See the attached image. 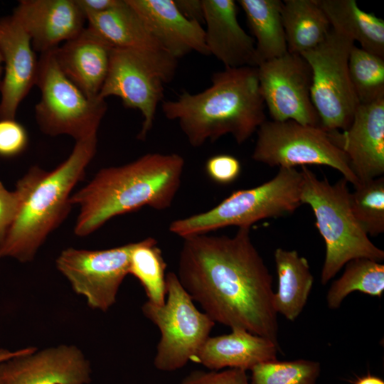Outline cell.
<instances>
[{
	"instance_id": "4dcf8cb0",
	"label": "cell",
	"mask_w": 384,
	"mask_h": 384,
	"mask_svg": "<svg viewBox=\"0 0 384 384\" xmlns=\"http://www.w3.org/2000/svg\"><path fill=\"white\" fill-rule=\"evenodd\" d=\"M251 384H315L320 373L319 362L299 359L270 361L254 366Z\"/></svg>"
},
{
	"instance_id": "3957f363",
	"label": "cell",
	"mask_w": 384,
	"mask_h": 384,
	"mask_svg": "<svg viewBox=\"0 0 384 384\" xmlns=\"http://www.w3.org/2000/svg\"><path fill=\"white\" fill-rule=\"evenodd\" d=\"M161 110L168 119L177 121L193 147L227 134L241 144L266 121L257 68L250 66L215 72L206 90L164 100Z\"/></svg>"
},
{
	"instance_id": "30bf717a",
	"label": "cell",
	"mask_w": 384,
	"mask_h": 384,
	"mask_svg": "<svg viewBox=\"0 0 384 384\" xmlns=\"http://www.w3.org/2000/svg\"><path fill=\"white\" fill-rule=\"evenodd\" d=\"M257 136L252 154L255 161L279 168L327 166L338 170L354 188L360 184L345 153L319 127L292 120H266L257 130Z\"/></svg>"
},
{
	"instance_id": "277c9868",
	"label": "cell",
	"mask_w": 384,
	"mask_h": 384,
	"mask_svg": "<svg viewBox=\"0 0 384 384\" xmlns=\"http://www.w3.org/2000/svg\"><path fill=\"white\" fill-rule=\"evenodd\" d=\"M97 135L75 142L68 157L46 171L35 166L21 178L17 215L0 247V257L32 261L48 235L66 218L71 193L84 177L97 151Z\"/></svg>"
},
{
	"instance_id": "d6a6232c",
	"label": "cell",
	"mask_w": 384,
	"mask_h": 384,
	"mask_svg": "<svg viewBox=\"0 0 384 384\" xmlns=\"http://www.w3.org/2000/svg\"><path fill=\"white\" fill-rule=\"evenodd\" d=\"M208 177L219 184H229L235 181L241 171L240 161L229 154H218L210 157L205 165Z\"/></svg>"
},
{
	"instance_id": "f35d334b",
	"label": "cell",
	"mask_w": 384,
	"mask_h": 384,
	"mask_svg": "<svg viewBox=\"0 0 384 384\" xmlns=\"http://www.w3.org/2000/svg\"><path fill=\"white\" fill-rule=\"evenodd\" d=\"M356 384H384V381L377 376L368 375L359 378Z\"/></svg>"
},
{
	"instance_id": "f546056e",
	"label": "cell",
	"mask_w": 384,
	"mask_h": 384,
	"mask_svg": "<svg viewBox=\"0 0 384 384\" xmlns=\"http://www.w3.org/2000/svg\"><path fill=\"white\" fill-rule=\"evenodd\" d=\"M350 193L352 213L369 236L384 232V177L361 183Z\"/></svg>"
},
{
	"instance_id": "7402d4cb",
	"label": "cell",
	"mask_w": 384,
	"mask_h": 384,
	"mask_svg": "<svg viewBox=\"0 0 384 384\" xmlns=\"http://www.w3.org/2000/svg\"><path fill=\"white\" fill-rule=\"evenodd\" d=\"M85 16L87 26L113 48L163 50L127 0H119L105 12Z\"/></svg>"
},
{
	"instance_id": "5bb4252c",
	"label": "cell",
	"mask_w": 384,
	"mask_h": 384,
	"mask_svg": "<svg viewBox=\"0 0 384 384\" xmlns=\"http://www.w3.org/2000/svg\"><path fill=\"white\" fill-rule=\"evenodd\" d=\"M1 377L3 384H90L92 367L75 345L30 346L2 363Z\"/></svg>"
},
{
	"instance_id": "e0dca14e",
	"label": "cell",
	"mask_w": 384,
	"mask_h": 384,
	"mask_svg": "<svg viewBox=\"0 0 384 384\" xmlns=\"http://www.w3.org/2000/svg\"><path fill=\"white\" fill-rule=\"evenodd\" d=\"M41 53L70 41L86 27V16L76 0H21L12 14Z\"/></svg>"
},
{
	"instance_id": "4fadbf2b",
	"label": "cell",
	"mask_w": 384,
	"mask_h": 384,
	"mask_svg": "<svg viewBox=\"0 0 384 384\" xmlns=\"http://www.w3.org/2000/svg\"><path fill=\"white\" fill-rule=\"evenodd\" d=\"M257 68L260 92L273 121L321 127L311 97V69L301 55L287 52Z\"/></svg>"
},
{
	"instance_id": "9a60e30c",
	"label": "cell",
	"mask_w": 384,
	"mask_h": 384,
	"mask_svg": "<svg viewBox=\"0 0 384 384\" xmlns=\"http://www.w3.org/2000/svg\"><path fill=\"white\" fill-rule=\"evenodd\" d=\"M328 134L348 157L360 184L383 176L384 97L360 104L347 129Z\"/></svg>"
},
{
	"instance_id": "ab89813d",
	"label": "cell",
	"mask_w": 384,
	"mask_h": 384,
	"mask_svg": "<svg viewBox=\"0 0 384 384\" xmlns=\"http://www.w3.org/2000/svg\"><path fill=\"white\" fill-rule=\"evenodd\" d=\"M3 56H2V53H1V49H0V85H1V75H2V70H4V66H3Z\"/></svg>"
},
{
	"instance_id": "ffe728a7",
	"label": "cell",
	"mask_w": 384,
	"mask_h": 384,
	"mask_svg": "<svg viewBox=\"0 0 384 384\" xmlns=\"http://www.w3.org/2000/svg\"><path fill=\"white\" fill-rule=\"evenodd\" d=\"M113 48L86 26L76 37L53 50L63 74L89 99L95 100L107 75Z\"/></svg>"
},
{
	"instance_id": "836d02e7",
	"label": "cell",
	"mask_w": 384,
	"mask_h": 384,
	"mask_svg": "<svg viewBox=\"0 0 384 384\" xmlns=\"http://www.w3.org/2000/svg\"><path fill=\"white\" fill-rule=\"evenodd\" d=\"M179 384H249L246 371L237 368L222 370H195Z\"/></svg>"
},
{
	"instance_id": "1f68e13d",
	"label": "cell",
	"mask_w": 384,
	"mask_h": 384,
	"mask_svg": "<svg viewBox=\"0 0 384 384\" xmlns=\"http://www.w3.org/2000/svg\"><path fill=\"white\" fill-rule=\"evenodd\" d=\"M25 127L15 119H0V156L11 157L21 153L28 144Z\"/></svg>"
},
{
	"instance_id": "d590c367",
	"label": "cell",
	"mask_w": 384,
	"mask_h": 384,
	"mask_svg": "<svg viewBox=\"0 0 384 384\" xmlns=\"http://www.w3.org/2000/svg\"><path fill=\"white\" fill-rule=\"evenodd\" d=\"M180 12L188 19L201 23L204 11L203 0H174Z\"/></svg>"
},
{
	"instance_id": "e575fe53",
	"label": "cell",
	"mask_w": 384,
	"mask_h": 384,
	"mask_svg": "<svg viewBox=\"0 0 384 384\" xmlns=\"http://www.w3.org/2000/svg\"><path fill=\"white\" fill-rule=\"evenodd\" d=\"M21 203L18 192L9 191L0 181V247L17 215Z\"/></svg>"
},
{
	"instance_id": "f1b7e54d",
	"label": "cell",
	"mask_w": 384,
	"mask_h": 384,
	"mask_svg": "<svg viewBox=\"0 0 384 384\" xmlns=\"http://www.w3.org/2000/svg\"><path fill=\"white\" fill-rule=\"evenodd\" d=\"M348 65L350 81L359 105L384 97V58L354 45Z\"/></svg>"
},
{
	"instance_id": "44dd1931",
	"label": "cell",
	"mask_w": 384,
	"mask_h": 384,
	"mask_svg": "<svg viewBox=\"0 0 384 384\" xmlns=\"http://www.w3.org/2000/svg\"><path fill=\"white\" fill-rule=\"evenodd\" d=\"M279 344L246 330L234 329L230 334L209 336L193 361L210 370L224 368L251 370L257 364L275 361Z\"/></svg>"
},
{
	"instance_id": "52a82bcc",
	"label": "cell",
	"mask_w": 384,
	"mask_h": 384,
	"mask_svg": "<svg viewBox=\"0 0 384 384\" xmlns=\"http://www.w3.org/2000/svg\"><path fill=\"white\" fill-rule=\"evenodd\" d=\"M177 65L178 60L163 50L114 48L98 98L116 96L125 107L138 110L143 122L137 138L144 140L164 101V85L174 79Z\"/></svg>"
},
{
	"instance_id": "484cf974",
	"label": "cell",
	"mask_w": 384,
	"mask_h": 384,
	"mask_svg": "<svg viewBox=\"0 0 384 384\" xmlns=\"http://www.w3.org/2000/svg\"><path fill=\"white\" fill-rule=\"evenodd\" d=\"M255 40L257 67L287 53L282 19V1L239 0Z\"/></svg>"
},
{
	"instance_id": "83f0119b",
	"label": "cell",
	"mask_w": 384,
	"mask_h": 384,
	"mask_svg": "<svg viewBox=\"0 0 384 384\" xmlns=\"http://www.w3.org/2000/svg\"><path fill=\"white\" fill-rule=\"evenodd\" d=\"M166 264L157 241L146 238L134 242L130 255L129 274L136 277L147 296L148 302L158 306L165 303Z\"/></svg>"
},
{
	"instance_id": "7c38bea8",
	"label": "cell",
	"mask_w": 384,
	"mask_h": 384,
	"mask_svg": "<svg viewBox=\"0 0 384 384\" xmlns=\"http://www.w3.org/2000/svg\"><path fill=\"white\" fill-rule=\"evenodd\" d=\"M134 245L131 242L99 250L66 248L55 265L89 307L106 312L117 302L120 286L129 274Z\"/></svg>"
},
{
	"instance_id": "2e32d148",
	"label": "cell",
	"mask_w": 384,
	"mask_h": 384,
	"mask_svg": "<svg viewBox=\"0 0 384 384\" xmlns=\"http://www.w3.org/2000/svg\"><path fill=\"white\" fill-rule=\"evenodd\" d=\"M0 49L4 70L0 119H15L20 103L36 85L38 59L29 36L12 14L0 18Z\"/></svg>"
},
{
	"instance_id": "603a6c76",
	"label": "cell",
	"mask_w": 384,
	"mask_h": 384,
	"mask_svg": "<svg viewBox=\"0 0 384 384\" xmlns=\"http://www.w3.org/2000/svg\"><path fill=\"white\" fill-rule=\"evenodd\" d=\"M278 287L274 294L277 314L294 321L302 311L311 290L314 277L308 260L296 250L277 248L274 252Z\"/></svg>"
},
{
	"instance_id": "6da1fadb",
	"label": "cell",
	"mask_w": 384,
	"mask_h": 384,
	"mask_svg": "<svg viewBox=\"0 0 384 384\" xmlns=\"http://www.w3.org/2000/svg\"><path fill=\"white\" fill-rule=\"evenodd\" d=\"M177 277L215 323L246 330L278 343L272 279L255 247L250 228L233 236L186 237Z\"/></svg>"
},
{
	"instance_id": "74e56055",
	"label": "cell",
	"mask_w": 384,
	"mask_h": 384,
	"mask_svg": "<svg viewBox=\"0 0 384 384\" xmlns=\"http://www.w3.org/2000/svg\"><path fill=\"white\" fill-rule=\"evenodd\" d=\"M24 348H25L16 351H10L6 348H0V363L20 354L21 352H23Z\"/></svg>"
},
{
	"instance_id": "d6986e66",
	"label": "cell",
	"mask_w": 384,
	"mask_h": 384,
	"mask_svg": "<svg viewBox=\"0 0 384 384\" xmlns=\"http://www.w3.org/2000/svg\"><path fill=\"white\" fill-rule=\"evenodd\" d=\"M205 41L209 55L225 68L257 67L255 39L240 25L233 0H203Z\"/></svg>"
},
{
	"instance_id": "ba28073f",
	"label": "cell",
	"mask_w": 384,
	"mask_h": 384,
	"mask_svg": "<svg viewBox=\"0 0 384 384\" xmlns=\"http://www.w3.org/2000/svg\"><path fill=\"white\" fill-rule=\"evenodd\" d=\"M166 282L165 303L158 306L146 301L142 311L161 333L154 366L159 370L171 372L194 360L215 323L196 308L176 273L168 272Z\"/></svg>"
},
{
	"instance_id": "cb8c5ba5",
	"label": "cell",
	"mask_w": 384,
	"mask_h": 384,
	"mask_svg": "<svg viewBox=\"0 0 384 384\" xmlns=\"http://www.w3.org/2000/svg\"><path fill=\"white\" fill-rule=\"evenodd\" d=\"M331 28L384 58V21L361 10L355 0H317Z\"/></svg>"
},
{
	"instance_id": "60d3db41",
	"label": "cell",
	"mask_w": 384,
	"mask_h": 384,
	"mask_svg": "<svg viewBox=\"0 0 384 384\" xmlns=\"http://www.w3.org/2000/svg\"><path fill=\"white\" fill-rule=\"evenodd\" d=\"M1 368H2V363H0V384H3L2 383V377H1Z\"/></svg>"
},
{
	"instance_id": "9c48e42d",
	"label": "cell",
	"mask_w": 384,
	"mask_h": 384,
	"mask_svg": "<svg viewBox=\"0 0 384 384\" xmlns=\"http://www.w3.org/2000/svg\"><path fill=\"white\" fill-rule=\"evenodd\" d=\"M36 85L41 98L35 113L42 132L68 135L75 142L97 134L107 109L105 100L89 99L61 71L53 50L41 53Z\"/></svg>"
},
{
	"instance_id": "4316f807",
	"label": "cell",
	"mask_w": 384,
	"mask_h": 384,
	"mask_svg": "<svg viewBox=\"0 0 384 384\" xmlns=\"http://www.w3.org/2000/svg\"><path fill=\"white\" fill-rule=\"evenodd\" d=\"M342 275L331 284L326 296L328 306L338 309L351 292L358 291L380 297L384 292V265L368 258H356L346 265Z\"/></svg>"
},
{
	"instance_id": "5b68a950",
	"label": "cell",
	"mask_w": 384,
	"mask_h": 384,
	"mask_svg": "<svg viewBox=\"0 0 384 384\" xmlns=\"http://www.w3.org/2000/svg\"><path fill=\"white\" fill-rule=\"evenodd\" d=\"M301 172L302 204L311 207L325 242L321 284H326L351 260H383L384 251L370 240L352 213L346 179L331 184L326 178L319 179L306 166H302Z\"/></svg>"
},
{
	"instance_id": "8d00e7d4",
	"label": "cell",
	"mask_w": 384,
	"mask_h": 384,
	"mask_svg": "<svg viewBox=\"0 0 384 384\" xmlns=\"http://www.w3.org/2000/svg\"><path fill=\"white\" fill-rule=\"evenodd\" d=\"M76 1L86 15L108 11L115 6L119 0H76Z\"/></svg>"
},
{
	"instance_id": "ac0fdd59",
	"label": "cell",
	"mask_w": 384,
	"mask_h": 384,
	"mask_svg": "<svg viewBox=\"0 0 384 384\" xmlns=\"http://www.w3.org/2000/svg\"><path fill=\"white\" fill-rule=\"evenodd\" d=\"M127 1L161 48L174 58L191 52L209 55L201 23L186 18L174 0Z\"/></svg>"
},
{
	"instance_id": "7a4b0ae2",
	"label": "cell",
	"mask_w": 384,
	"mask_h": 384,
	"mask_svg": "<svg viewBox=\"0 0 384 384\" xmlns=\"http://www.w3.org/2000/svg\"><path fill=\"white\" fill-rule=\"evenodd\" d=\"M185 161L178 154L148 153L119 166L100 169L71 196L80 211L74 233L85 237L111 218L148 206L171 207L181 183Z\"/></svg>"
},
{
	"instance_id": "d4e9b609",
	"label": "cell",
	"mask_w": 384,
	"mask_h": 384,
	"mask_svg": "<svg viewBox=\"0 0 384 384\" xmlns=\"http://www.w3.org/2000/svg\"><path fill=\"white\" fill-rule=\"evenodd\" d=\"M282 19L287 52L299 54L314 49L331 26L317 0H284Z\"/></svg>"
},
{
	"instance_id": "8992f818",
	"label": "cell",
	"mask_w": 384,
	"mask_h": 384,
	"mask_svg": "<svg viewBox=\"0 0 384 384\" xmlns=\"http://www.w3.org/2000/svg\"><path fill=\"white\" fill-rule=\"evenodd\" d=\"M303 178L295 168H279L270 180L233 192L211 209L174 220L169 231L182 238L229 227H249L263 219L294 213L302 204Z\"/></svg>"
},
{
	"instance_id": "8fae6325",
	"label": "cell",
	"mask_w": 384,
	"mask_h": 384,
	"mask_svg": "<svg viewBox=\"0 0 384 384\" xmlns=\"http://www.w3.org/2000/svg\"><path fill=\"white\" fill-rule=\"evenodd\" d=\"M354 45L352 39L331 28L318 46L301 54L311 67V97L321 128L327 132L347 129L359 105L348 74Z\"/></svg>"
}]
</instances>
